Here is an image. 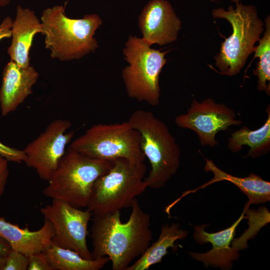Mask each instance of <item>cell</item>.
<instances>
[{"mask_svg":"<svg viewBox=\"0 0 270 270\" xmlns=\"http://www.w3.org/2000/svg\"><path fill=\"white\" fill-rule=\"evenodd\" d=\"M128 122L140 132L142 150L150 164L144 179L148 187L162 188L180 166L179 145L166 124L150 111L134 110Z\"/></svg>","mask_w":270,"mask_h":270,"instance_id":"obj_3","label":"cell"},{"mask_svg":"<svg viewBox=\"0 0 270 270\" xmlns=\"http://www.w3.org/2000/svg\"><path fill=\"white\" fill-rule=\"evenodd\" d=\"M205 159L206 162L204 170L206 172H212L214 178L196 189L184 192L182 197L188 194L194 192L199 189L204 188L216 182L226 180L234 184L248 196V200L246 204L250 206L251 204H258L270 200L269 182L263 180L260 176L252 172L245 178L234 176L220 170L212 160Z\"/></svg>","mask_w":270,"mask_h":270,"instance_id":"obj_17","label":"cell"},{"mask_svg":"<svg viewBox=\"0 0 270 270\" xmlns=\"http://www.w3.org/2000/svg\"><path fill=\"white\" fill-rule=\"evenodd\" d=\"M12 22L10 16H6L2 20L0 24V40L11 38Z\"/></svg>","mask_w":270,"mask_h":270,"instance_id":"obj_27","label":"cell"},{"mask_svg":"<svg viewBox=\"0 0 270 270\" xmlns=\"http://www.w3.org/2000/svg\"><path fill=\"white\" fill-rule=\"evenodd\" d=\"M144 162L134 164L124 158L114 160V165L98 178L92 186L86 206L93 215H103L132 207L134 200L148 185Z\"/></svg>","mask_w":270,"mask_h":270,"instance_id":"obj_5","label":"cell"},{"mask_svg":"<svg viewBox=\"0 0 270 270\" xmlns=\"http://www.w3.org/2000/svg\"><path fill=\"white\" fill-rule=\"evenodd\" d=\"M10 2V0H0V8L5 7Z\"/></svg>","mask_w":270,"mask_h":270,"instance_id":"obj_30","label":"cell"},{"mask_svg":"<svg viewBox=\"0 0 270 270\" xmlns=\"http://www.w3.org/2000/svg\"><path fill=\"white\" fill-rule=\"evenodd\" d=\"M209 0L212 1V2L214 1V0ZM230 0L236 4L240 2L241 0Z\"/></svg>","mask_w":270,"mask_h":270,"instance_id":"obj_31","label":"cell"},{"mask_svg":"<svg viewBox=\"0 0 270 270\" xmlns=\"http://www.w3.org/2000/svg\"><path fill=\"white\" fill-rule=\"evenodd\" d=\"M245 208L238 218L230 227L220 232L208 233L204 228L208 224L195 226L194 238L200 244L206 242L212 244V248L204 253L188 252L189 255L197 261L202 262L206 268L212 266L220 268L222 270H230L232 266V261L237 260L239 256V250L230 247L236 230L244 218H246Z\"/></svg>","mask_w":270,"mask_h":270,"instance_id":"obj_13","label":"cell"},{"mask_svg":"<svg viewBox=\"0 0 270 270\" xmlns=\"http://www.w3.org/2000/svg\"><path fill=\"white\" fill-rule=\"evenodd\" d=\"M138 26L146 44L162 46L176 40L181 22L168 1L151 0L138 17Z\"/></svg>","mask_w":270,"mask_h":270,"instance_id":"obj_12","label":"cell"},{"mask_svg":"<svg viewBox=\"0 0 270 270\" xmlns=\"http://www.w3.org/2000/svg\"><path fill=\"white\" fill-rule=\"evenodd\" d=\"M71 126L68 120H54L24 148L26 156L24 162L34 168L41 179L48 182L56 170L74 137V131L67 132Z\"/></svg>","mask_w":270,"mask_h":270,"instance_id":"obj_10","label":"cell"},{"mask_svg":"<svg viewBox=\"0 0 270 270\" xmlns=\"http://www.w3.org/2000/svg\"><path fill=\"white\" fill-rule=\"evenodd\" d=\"M28 257L12 250L6 257L3 270H28Z\"/></svg>","mask_w":270,"mask_h":270,"instance_id":"obj_23","label":"cell"},{"mask_svg":"<svg viewBox=\"0 0 270 270\" xmlns=\"http://www.w3.org/2000/svg\"><path fill=\"white\" fill-rule=\"evenodd\" d=\"M214 18H224L232 25V32L222 44L220 52L214 59L219 74L230 76L238 74L247 58L254 51V44L260 40L264 28L256 7L240 2L236 8L230 6L214 9Z\"/></svg>","mask_w":270,"mask_h":270,"instance_id":"obj_6","label":"cell"},{"mask_svg":"<svg viewBox=\"0 0 270 270\" xmlns=\"http://www.w3.org/2000/svg\"><path fill=\"white\" fill-rule=\"evenodd\" d=\"M44 218L52 224L54 236L52 244L72 250L86 259H92L86 242L88 226L92 213L82 210L66 202L52 200V204L40 209Z\"/></svg>","mask_w":270,"mask_h":270,"instance_id":"obj_9","label":"cell"},{"mask_svg":"<svg viewBox=\"0 0 270 270\" xmlns=\"http://www.w3.org/2000/svg\"><path fill=\"white\" fill-rule=\"evenodd\" d=\"M268 114L264 124L256 130L244 126L231 134L228 140V148L232 152H238L246 145L250 150L246 157L256 158L268 154L270 150V107L266 110Z\"/></svg>","mask_w":270,"mask_h":270,"instance_id":"obj_18","label":"cell"},{"mask_svg":"<svg viewBox=\"0 0 270 270\" xmlns=\"http://www.w3.org/2000/svg\"><path fill=\"white\" fill-rule=\"evenodd\" d=\"M128 222L122 223L120 210L92 215L90 230L92 259L108 256L112 270H126L141 256L152 239L150 218L136 198Z\"/></svg>","mask_w":270,"mask_h":270,"instance_id":"obj_1","label":"cell"},{"mask_svg":"<svg viewBox=\"0 0 270 270\" xmlns=\"http://www.w3.org/2000/svg\"><path fill=\"white\" fill-rule=\"evenodd\" d=\"M180 228L178 223L162 225L158 240L126 270H148L152 266L160 262L163 257L168 254L169 248H177L175 244L176 240L187 236L188 232Z\"/></svg>","mask_w":270,"mask_h":270,"instance_id":"obj_19","label":"cell"},{"mask_svg":"<svg viewBox=\"0 0 270 270\" xmlns=\"http://www.w3.org/2000/svg\"><path fill=\"white\" fill-rule=\"evenodd\" d=\"M40 20L45 48L52 58L80 59L98 47L94 36L102 21L96 14L72 18L66 16L64 6L56 5L44 9Z\"/></svg>","mask_w":270,"mask_h":270,"instance_id":"obj_2","label":"cell"},{"mask_svg":"<svg viewBox=\"0 0 270 270\" xmlns=\"http://www.w3.org/2000/svg\"><path fill=\"white\" fill-rule=\"evenodd\" d=\"M72 149L90 158L114 160L126 158L132 162H144L140 134L127 122L94 124L71 142Z\"/></svg>","mask_w":270,"mask_h":270,"instance_id":"obj_8","label":"cell"},{"mask_svg":"<svg viewBox=\"0 0 270 270\" xmlns=\"http://www.w3.org/2000/svg\"><path fill=\"white\" fill-rule=\"evenodd\" d=\"M0 156L5 158L8 162L17 163L24 162L26 158L24 150L10 147L0 142Z\"/></svg>","mask_w":270,"mask_h":270,"instance_id":"obj_24","label":"cell"},{"mask_svg":"<svg viewBox=\"0 0 270 270\" xmlns=\"http://www.w3.org/2000/svg\"><path fill=\"white\" fill-rule=\"evenodd\" d=\"M266 30L262 39H260L259 44L255 47L254 59L259 58L260 61L256 64V68L253 72L258 76V88L260 91H264L270 94V19L268 16L266 19Z\"/></svg>","mask_w":270,"mask_h":270,"instance_id":"obj_21","label":"cell"},{"mask_svg":"<svg viewBox=\"0 0 270 270\" xmlns=\"http://www.w3.org/2000/svg\"><path fill=\"white\" fill-rule=\"evenodd\" d=\"M42 33L41 22L34 12L18 5L12 27V42L8 48L10 60L22 68L30 66L29 56L34 38Z\"/></svg>","mask_w":270,"mask_h":270,"instance_id":"obj_15","label":"cell"},{"mask_svg":"<svg viewBox=\"0 0 270 270\" xmlns=\"http://www.w3.org/2000/svg\"><path fill=\"white\" fill-rule=\"evenodd\" d=\"M151 48L142 38L130 36L123 49L129 66L122 70V77L129 97L156 106L160 96V74L166 62V54Z\"/></svg>","mask_w":270,"mask_h":270,"instance_id":"obj_7","label":"cell"},{"mask_svg":"<svg viewBox=\"0 0 270 270\" xmlns=\"http://www.w3.org/2000/svg\"><path fill=\"white\" fill-rule=\"evenodd\" d=\"M250 206L245 204L246 218L248 220V228L236 238L234 239L232 247L237 250H243L248 247L247 242L257 234L260 229L270 222V212L265 206H261L258 210L249 208Z\"/></svg>","mask_w":270,"mask_h":270,"instance_id":"obj_22","label":"cell"},{"mask_svg":"<svg viewBox=\"0 0 270 270\" xmlns=\"http://www.w3.org/2000/svg\"><path fill=\"white\" fill-rule=\"evenodd\" d=\"M28 260V270H53L44 252L30 256Z\"/></svg>","mask_w":270,"mask_h":270,"instance_id":"obj_25","label":"cell"},{"mask_svg":"<svg viewBox=\"0 0 270 270\" xmlns=\"http://www.w3.org/2000/svg\"><path fill=\"white\" fill-rule=\"evenodd\" d=\"M6 261V257L0 256V270H3Z\"/></svg>","mask_w":270,"mask_h":270,"instance_id":"obj_29","label":"cell"},{"mask_svg":"<svg viewBox=\"0 0 270 270\" xmlns=\"http://www.w3.org/2000/svg\"><path fill=\"white\" fill-rule=\"evenodd\" d=\"M39 74L31 65L19 66L12 60L4 66L0 88V107L2 116L14 111L32 94Z\"/></svg>","mask_w":270,"mask_h":270,"instance_id":"obj_14","label":"cell"},{"mask_svg":"<svg viewBox=\"0 0 270 270\" xmlns=\"http://www.w3.org/2000/svg\"><path fill=\"white\" fill-rule=\"evenodd\" d=\"M12 250L8 242L0 236V256L6 257Z\"/></svg>","mask_w":270,"mask_h":270,"instance_id":"obj_28","label":"cell"},{"mask_svg":"<svg viewBox=\"0 0 270 270\" xmlns=\"http://www.w3.org/2000/svg\"><path fill=\"white\" fill-rule=\"evenodd\" d=\"M174 122L179 128L194 132L202 146L211 148L218 144L216 139L218 132L242 124L236 119L234 110L224 103H216L211 98L201 102L194 99L187 113L176 116Z\"/></svg>","mask_w":270,"mask_h":270,"instance_id":"obj_11","label":"cell"},{"mask_svg":"<svg viewBox=\"0 0 270 270\" xmlns=\"http://www.w3.org/2000/svg\"><path fill=\"white\" fill-rule=\"evenodd\" d=\"M8 174V161L0 156V198L4 192Z\"/></svg>","mask_w":270,"mask_h":270,"instance_id":"obj_26","label":"cell"},{"mask_svg":"<svg viewBox=\"0 0 270 270\" xmlns=\"http://www.w3.org/2000/svg\"><path fill=\"white\" fill-rule=\"evenodd\" d=\"M44 252L53 270H99L110 261L108 256L86 259L72 250L53 244Z\"/></svg>","mask_w":270,"mask_h":270,"instance_id":"obj_20","label":"cell"},{"mask_svg":"<svg viewBox=\"0 0 270 270\" xmlns=\"http://www.w3.org/2000/svg\"><path fill=\"white\" fill-rule=\"evenodd\" d=\"M113 165L114 160L90 158L69 146L43 194L76 208L86 207L94 182Z\"/></svg>","mask_w":270,"mask_h":270,"instance_id":"obj_4","label":"cell"},{"mask_svg":"<svg viewBox=\"0 0 270 270\" xmlns=\"http://www.w3.org/2000/svg\"><path fill=\"white\" fill-rule=\"evenodd\" d=\"M54 236L53 226L46 218L40 230L31 231L27 224L21 228L0 218V236L8 242L12 250L28 257L44 252L51 246Z\"/></svg>","mask_w":270,"mask_h":270,"instance_id":"obj_16","label":"cell"}]
</instances>
